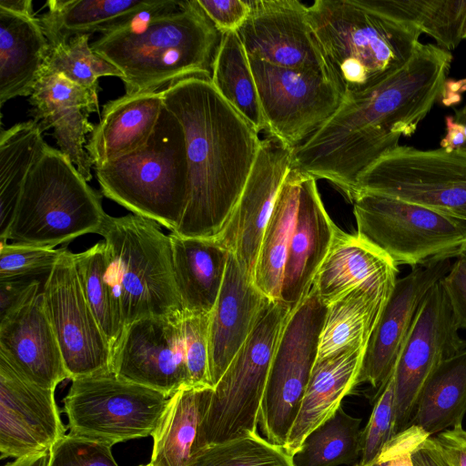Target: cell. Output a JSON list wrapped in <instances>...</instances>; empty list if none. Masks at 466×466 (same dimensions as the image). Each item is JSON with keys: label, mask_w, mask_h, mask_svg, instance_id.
I'll return each instance as SVG.
<instances>
[{"label": "cell", "mask_w": 466, "mask_h": 466, "mask_svg": "<svg viewBox=\"0 0 466 466\" xmlns=\"http://www.w3.org/2000/svg\"><path fill=\"white\" fill-rule=\"evenodd\" d=\"M452 55L420 43L409 61L364 92L343 98L337 111L293 149L291 168L326 179L352 200L358 177L415 133L446 87Z\"/></svg>", "instance_id": "1"}, {"label": "cell", "mask_w": 466, "mask_h": 466, "mask_svg": "<svg viewBox=\"0 0 466 466\" xmlns=\"http://www.w3.org/2000/svg\"><path fill=\"white\" fill-rule=\"evenodd\" d=\"M163 100L183 127L188 165L187 203L172 233L215 238L245 187L261 139L209 79L179 81L163 90Z\"/></svg>", "instance_id": "2"}, {"label": "cell", "mask_w": 466, "mask_h": 466, "mask_svg": "<svg viewBox=\"0 0 466 466\" xmlns=\"http://www.w3.org/2000/svg\"><path fill=\"white\" fill-rule=\"evenodd\" d=\"M221 34L198 0L147 24L102 35L92 49L123 75L126 94L163 91L190 77L211 78Z\"/></svg>", "instance_id": "3"}, {"label": "cell", "mask_w": 466, "mask_h": 466, "mask_svg": "<svg viewBox=\"0 0 466 466\" xmlns=\"http://www.w3.org/2000/svg\"><path fill=\"white\" fill-rule=\"evenodd\" d=\"M311 27L329 79L342 97L372 88L404 66L422 34L361 0H316Z\"/></svg>", "instance_id": "4"}, {"label": "cell", "mask_w": 466, "mask_h": 466, "mask_svg": "<svg viewBox=\"0 0 466 466\" xmlns=\"http://www.w3.org/2000/svg\"><path fill=\"white\" fill-rule=\"evenodd\" d=\"M95 170L105 197L171 232L178 227L188 197L186 138L165 105L144 146Z\"/></svg>", "instance_id": "5"}, {"label": "cell", "mask_w": 466, "mask_h": 466, "mask_svg": "<svg viewBox=\"0 0 466 466\" xmlns=\"http://www.w3.org/2000/svg\"><path fill=\"white\" fill-rule=\"evenodd\" d=\"M106 213L71 160L46 146L31 170L11 224L0 242L54 248L100 230Z\"/></svg>", "instance_id": "6"}, {"label": "cell", "mask_w": 466, "mask_h": 466, "mask_svg": "<svg viewBox=\"0 0 466 466\" xmlns=\"http://www.w3.org/2000/svg\"><path fill=\"white\" fill-rule=\"evenodd\" d=\"M158 226L135 214H106L98 231L106 243L125 329L144 318L184 314L169 235Z\"/></svg>", "instance_id": "7"}, {"label": "cell", "mask_w": 466, "mask_h": 466, "mask_svg": "<svg viewBox=\"0 0 466 466\" xmlns=\"http://www.w3.org/2000/svg\"><path fill=\"white\" fill-rule=\"evenodd\" d=\"M291 311L280 299H269L265 305L251 333L213 388L196 452L257 432L271 361Z\"/></svg>", "instance_id": "8"}, {"label": "cell", "mask_w": 466, "mask_h": 466, "mask_svg": "<svg viewBox=\"0 0 466 466\" xmlns=\"http://www.w3.org/2000/svg\"><path fill=\"white\" fill-rule=\"evenodd\" d=\"M351 202L357 234L397 266L415 268L466 252L465 218L373 193H359Z\"/></svg>", "instance_id": "9"}, {"label": "cell", "mask_w": 466, "mask_h": 466, "mask_svg": "<svg viewBox=\"0 0 466 466\" xmlns=\"http://www.w3.org/2000/svg\"><path fill=\"white\" fill-rule=\"evenodd\" d=\"M169 398L111 371L72 380L63 411L69 434L112 447L152 436Z\"/></svg>", "instance_id": "10"}, {"label": "cell", "mask_w": 466, "mask_h": 466, "mask_svg": "<svg viewBox=\"0 0 466 466\" xmlns=\"http://www.w3.org/2000/svg\"><path fill=\"white\" fill-rule=\"evenodd\" d=\"M362 192L466 219V152L399 145L360 174L353 198Z\"/></svg>", "instance_id": "11"}, {"label": "cell", "mask_w": 466, "mask_h": 466, "mask_svg": "<svg viewBox=\"0 0 466 466\" xmlns=\"http://www.w3.org/2000/svg\"><path fill=\"white\" fill-rule=\"evenodd\" d=\"M327 306L314 289L290 312L271 361L258 413L266 439L285 446L317 360Z\"/></svg>", "instance_id": "12"}, {"label": "cell", "mask_w": 466, "mask_h": 466, "mask_svg": "<svg viewBox=\"0 0 466 466\" xmlns=\"http://www.w3.org/2000/svg\"><path fill=\"white\" fill-rule=\"evenodd\" d=\"M249 58V57H248ZM266 131L295 148L339 107L343 97L323 75L249 58Z\"/></svg>", "instance_id": "13"}, {"label": "cell", "mask_w": 466, "mask_h": 466, "mask_svg": "<svg viewBox=\"0 0 466 466\" xmlns=\"http://www.w3.org/2000/svg\"><path fill=\"white\" fill-rule=\"evenodd\" d=\"M441 280L420 306L393 370L395 435L411 425L420 390L431 372L466 350Z\"/></svg>", "instance_id": "14"}, {"label": "cell", "mask_w": 466, "mask_h": 466, "mask_svg": "<svg viewBox=\"0 0 466 466\" xmlns=\"http://www.w3.org/2000/svg\"><path fill=\"white\" fill-rule=\"evenodd\" d=\"M42 292L69 380L111 372L109 344L84 296L67 248L46 277Z\"/></svg>", "instance_id": "15"}, {"label": "cell", "mask_w": 466, "mask_h": 466, "mask_svg": "<svg viewBox=\"0 0 466 466\" xmlns=\"http://www.w3.org/2000/svg\"><path fill=\"white\" fill-rule=\"evenodd\" d=\"M182 316L144 318L127 327L113 353L112 371L168 397L191 388Z\"/></svg>", "instance_id": "16"}, {"label": "cell", "mask_w": 466, "mask_h": 466, "mask_svg": "<svg viewBox=\"0 0 466 466\" xmlns=\"http://www.w3.org/2000/svg\"><path fill=\"white\" fill-rule=\"evenodd\" d=\"M293 149L269 135L261 140L245 187L215 237L252 279L264 231L290 169Z\"/></svg>", "instance_id": "17"}, {"label": "cell", "mask_w": 466, "mask_h": 466, "mask_svg": "<svg viewBox=\"0 0 466 466\" xmlns=\"http://www.w3.org/2000/svg\"><path fill=\"white\" fill-rule=\"evenodd\" d=\"M238 34L249 58L329 79L309 6L299 0L252 1L250 15Z\"/></svg>", "instance_id": "18"}, {"label": "cell", "mask_w": 466, "mask_h": 466, "mask_svg": "<svg viewBox=\"0 0 466 466\" xmlns=\"http://www.w3.org/2000/svg\"><path fill=\"white\" fill-rule=\"evenodd\" d=\"M66 435L55 390L21 376L0 356V457L49 451Z\"/></svg>", "instance_id": "19"}, {"label": "cell", "mask_w": 466, "mask_h": 466, "mask_svg": "<svg viewBox=\"0 0 466 466\" xmlns=\"http://www.w3.org/2000/svg\"><path fill=\"white\" fill-rule=\"evenodd\" d=\"M451 266V259H446L415 267L397 279L366 345L357 385L369 383L377 394L381 390L394 370L420 306Z\"/></svg>", "instance_id": "20"}, {"label": "cell", "mask_w": 466, "mask_h": 466, "mask_svg": "<svg viewBox=\"0 0 466 466\" xmlns=\"http://www.w3.org/2000/svg\"><path fill=\"white\" fill-rule=\"evenodd\" d=\"M100 87L78 86L63 75L42 71L29 96L30 116L42 132L54 129L59 150L66 155L88 182L93 164L86 149L87 135L95 126L92 113H99Z\"/></svg>", "instance_id": "21"}, {"label": "cell", "mask_w": 466, "mask_h": 466, "mask_svg": "<svg viewBox=\"0 0 466 466\" xmlns=\"http://www.w3.org/2000/svg\"><path fill=\"white\" fill-rule=\"evenodd\" d=\"M0 356L21 376L46 389L69 379L42 289L0 319Z\"/></svg>", "instance_id": "22"}, {"label": "cell", "mask_w": 466, "mask_h": 466, "mask_svg": "<svg viewBox=\"0 0 466 466\" xmlns=\"http://www.w3.org/2000/svg\"><path fill=\"white\" fill-rule=\"evenodd\" d=\"M269 299L230 253L218 297L209 313V379L213 388L251 333Z\"/></svg>", "instance_id": "23"}, {"label": "cell", "mask_w": 466, "mask_h": 466, "mask_svg": "<svg viewBox=\"0 0 466 466\" xmlns=\"http://www.w3.org/2000/svg\"><path fill=\"white\" fill-rule=\"evenodd\" d=\"M398 272V266L385 252L357 233L339 228L311 289L327 307L358 288L390 298Z\"/></svg>", "instance_id": "24"}, {"label": "cell", "mask_w": 466, "mask_h": 466, "mask_svg": "<svg viewBox=\"0 0 466 466\" xmlns=\"http://www.w3.org/2000/svg\"><path fill=\"white\" fill-rule=\"evenodd\" d=\"M338 228L324 207L316 179L303 173L279 298L291 310L309 293Z\"/></svg>", "instance_id": "25"}, {"label": "cell", "mask_w": 466, "mask_h": 466, "mask_svg": "<svg viewBox=\"0 0 466 466\" xmlns=\"http://www.w3.org/2000/svg\"><path fill=\"white\" fill-rule=\"evenodd\" d=\"M163 106V91L125 94L107 101L86 146L93 167H99L144 146Z\"/></svg>", "instance_id": "26"}, {"label": "cell", "mask_w": 466, "mask_h": 466, "mask_svg": "<svg viewBox=\"0 0 466 466\" xmlns=\"http://www.w3.org/2000/svg\"><path fill=\"white\" fill-rule=\"evenodd\" d=\"M366 347L358 345L317 360L284 448L292 456L304 439L332 417L356 386Z\"/></svg>", "instance_id": "27"}, {"label": "cell", "mask_w": 466, "mask_h": 466, "mask_svg": "<svg viewBox=\"0 0 466 466\" xmlns=\"http://www.w3.org/2000/svg\"><path fill=\"white\" fill-rule=\"evenodd\" d=\"M177 289L184 313L209 314L218 297L229 251L217 238L169 234Z\"/></svg>", "instance_id": "28"}, {"label": "cell", "mask_w": 466, "mask_h": 466, "mask_svg": "<svg viewBox=\"0 0 466 466\" xmlns=\"http://www.w3.org/2000/svg\"><path fill=\"white\" fill-rule=\"evenodd\" d=\"M38 17L0 9V106L31 96L49 52Z\"/></svg>", "instance_id": "29"}, {"label": "cell", "mask_w": 466, "mask_h": 466, "mask_svg": "<svg viewBox=\"0 0 466 466\" xmlns=\"http://www.w3.org/2000/svg\"><path fill=\"white\" fill-rule=\"evenodd\" d=\"M156 1L49 0L47 11L38 17L49 46L82 35H106L127 26Z\"/></svg>", "instance_id": "30"}, {"label": "cell", "mask_w": 466, "mask_h": 466, "mask_svg": "<svg viewBox=\"0 0 466 466\" xmlns=\"http://www.w3.org/2000/svg\"><path fill=\"white\" fill-rule=\"evenodd\" d=\"M212 387L184 388L168 400L152 434L153 466H187L196 452L199 428L207 412Z\"/></svg>", "instance_id": "31"}, {"label": "cell", "mask_w": 466, "mask_h": 466, "mask_svg": "<svg viewBox=\"0 0 466 466\" xmlns=\"http://www.w3.org/2000/svg\"><path fill=\"white\" fill-rule=\"evenodd\" d=\"M303 173L291 168L278 193L264 231L254 284L268 299H279L289 247L294 232Z\"/></svg>", "instance_id": "32"}, {"label": "cell", "mask_w": 466, "mask_h": 466, "mask_svg": "<svg viewBox=\"0 0 466 466\" xmlns=\"http://www.w3.org/2000/svg\"><path fill=\"white\" fill-rule=\"evenodd\" d=\"M465 413L466 350L442 361L429 376L411 425L432 436L462 426Z\"/></svg>", "instance_id": "33"}, {"label": "cell", "mask_w": 466, "mask_h": 466, "mask_svg": "<svg viewBox=\"0 0 466 466\" xmlns=\"http://www.w3.org/2000/svg\"><path fill=\"white\" fill-rule=\"evenodd\" d=\"M388 299L375 291L358 288L329 304L319 336L317 360L350 347H366Z\"/></svg>", "instance_id": "34"}, {"label": "cell", "mask_w": 466, "mask_h": 466, "mask_svg": "<svg viewBox=\"0 0 466 466\" xmlns=\"http://www.w3.org/2000/svg\"><path fill=\"white\" fill-rule=\"evenodd\" d=\"M33 119L0 134V239L11 224L26 179L47 144Z\"/></svg>", "instance_id": "35"}, {"label": "cell", "mask_w": 466, "mask_h": 466, "mask_svg": "<svg viewBox=\"0 0 466 466\" xmlns=\"http://www.w3.org/2000/svg\"><path fill=\"white\" fill-rule=\"evenodd\" d=\"M210 81L258 133L267 129L249 58L238 32L221 35Z\"/></svg>", "instance_id": "36"}, {"label": "cell", "mask_w": 466, "mask_h": 466, "mask_svg": "<svg viewBox=\"0 0 466 466\" xmlns=\"http://www.w3.org/2000/svg\"><path fill=\"white\" fill-rule=\"evenodd\" d=\"M390 18L410 24L451 51L465 39L466 0H361Z\"/></svg>", "instance_id": "37"}, {"label": "cell", "mask_w": 466, "mask_h": 466, "mask_svg": "<svg viewBox=\"0 0 466 466\" xmlns=\"http://www.w3.org/2000/svg\"><path fill=\"white\" fill-rule=\"evenodd\" d=\"M73 259L84 296L109 344L113 357L125 331V325L105 241H99L83 252L73 253Z\"/></svg>", "instance_id": "38"}, {"label": "cell", "mask_w": 466, "mask_h": 466, "mask_svg": "<svg viewBox=\"0 0 466 466\" xmlns=\"http://www.w3.org/2000/svg\"><path fill=\"white\" fill-rule=\"evenodd\" d=\"M361 419L340 406L313 430L293 455L294 466H339L355 461L361 452Z\"/></svg>", "instance_id": "39"}, {"label": "cell", "mask_w": 466, "mask_h": 466, "mask_svg": "<svg viewBox=\"0 0 466 466\" xmlns=\"http://www.w3.org/2000/svg\"><path fill=\"white\" fill-rule=\"evenodd\" d=\"M187 466H294L293 456L258 432L208 445L196 452Z\"/></svg>", "instance_id": "40"}, {"label": "cell", "mask_w": 466, "mask_h": 466, "mask_svg": "<svg viewBox=\"0 0 466 466\" xmlns=\"http://www.w3.org/2000/svg\"><path fill=\"white\" fill-rule=\"evenodd\" d=\"M90 36L77 35L66 43L49 47L42 71L63 75L86 88L99 87L98 78L102 76L122 79L120 70L92 49Z\"/></svg>", "instance_id": "41"}, {"label": "cell", "mask_w": 466, "mask_h": 466, "mask_svg": "<svg viewBox=\"0 0 466 466\" xmlns=\"http://www.w3.org/2000/svg\"><path fill=\"white\" fill-rule=\"evenodd\" d=\"M66 248L0 242V280L48 276Z\"/></svg>", "instance_id": "42"}, {"label": "cell", "mask_w": 466, "mask_h": 466, "mask_svg": "<svg viewBox=\"0 0 466 466\" xmlns=\"http://www.w3.org/2000/svg\"><path fill=\"white\" fill-rule=\"evenodd\" d=\"M395 390L393 372L381 390L366 427L362 430L361 457L359 465H367L376 460L385 446L395 436Z\"/></svg>", "instance_id": "43"}, {"label": "cell", "mask_w": 466, "mask_h": 466, "mask_svg": "<svg viewBox=\"0 0 466 466\" xmlns=\"http://www.w3.org/2000/svg\"><path fill=\"white\" fill-rule=\"evenodd\" d=\"M208 322L209 314L184 313L181 319L186 362L191 388L212 387L209 379Z\"/></svg>", "instance_id": "44"}, {"label": "cell", "mask_w": 466, "mask_h": 466, "mask_svg": "<svg viewBox=\"0 0 466 466\" xmlns=\"http://www.w3.org/2000/svg\"><path fill=\"white\" fill-rule=\"evenodd\" d=\"M111 448L68 433L49 451V466H118Z\"/></svg>", "instance_id": "45"}, {"label": "cell", "mask_w": 466, "mask_h": 466, "mask_svg": "<svg viewBox=\"0 0 466 466\" xmlns=\"http://www.w3.org/2000/svg\"><path fill=\"white\" fill-rule=\"evenodd\" d=\"M198 3L221 35L238 32L252 9V1L198 0Z\"/></svg>", "instance_id": "46"}, {"label": "cell", "mask_w": 466, "mask_h": 466, "mask_svg": "<svg viewBox=\"0 0 466 466\" xmlns=\"http://www.w3.org/2000/svg\"><path fill=\"white\" fill-rule=\"evenodd\" d=\"M441 281L459 329H466V252L456 258Z\"/></svg>", "instance_id": "47"}, {"label": "cell", "mask_w": 466, "mask_h": 466, "mask_svg": "<svg viewBox=\"0 0 466 466\" xmlns=\"http://www.w3.org/2000/svg\"><path fill=\"white\" fill-rule=\"evenodd\" d=\"M421 432L419 428L410 426L396 434L374 461L363 466H412L410 451Z\"/></svg>", "instance_id": "48"}, {"label": "cell", "mask_w": 466, "mask_h": 466, "mask_svg": "<svg viewBox=\"0 0 466 466\" xmlns=\"http://www.w3.org/2000/svg\"><path fill=\"white\" fill-rule=\"evenodd\" d=\"M37 279L0 280V319L20 307L36 290Z\"/></svg>", "instance_id": "49"}, {"label": "cell", "mask_w": 466, "mask_h": 466, "mask_svg": "<svg viewBox=\"0 0 466 466\" xmlns=\"http://www.w3.org/2000/svg\"><path fill=\"white\" fill-rule=\"evenodd\" d=\"M432 439L450 466H466V430L462 426L441 431Z\"/></svg>", "instance_id": "50"}, {"label": "cell", "mask_w": 466, "mask_h": 466, "mask_svg": "<svg viewBox=\"0 0 466 466\" xmlns=\"http://www.w3.org/2000/svg\"><path fill=\"white\" fill-rule=\"evenodd\" d=\"M412 466H450L436 446L431 436L421 432L411 451Z\"/></svg>", "instance_id": "51"}, {"label": "cell", "mask_w": 466, "mask_h": 466, "mask_svg": "<svg viewBox=\"0 0 466 466\" xmlns=\"http://www.w3.org/2000/svg\"><path fill=\"white\" fill-rule=\"evenodd\" d=\"M446 135L441 141V147L448 151H463L466 147V136L463 127L453 116L445 117Z\"/></svg>", "instance_id": "52"}, {"label": "cell", "mask_w": 466, "mask_h": 466, "mask_svg": "<svg viewBox=\"0 0 466 466\" xmlns=\"http://www.w3.org/2000/svg\"><path fill=\"white\" fill-rule=\"evenodd\" d=\"M0 9L25 17L35 16L31 0H0Z\"/></svg>", "instance_id": "53"}, {"label": "cell", "mask_w": 466, "mask_h": 466, "mask_svg": "<svg viewBox=\"0 0 466 466\" xmlns=\"http://www.w3.org/2000/svg\"><path fill=\"white\" fill-rule=\"evenodd\" d=\"M50 451L15 459L4 466H49Z\"/></svg>", "instance_id": "54"}, {"label": "cell", "mask_w": 466, "mask_h": 466, "mask_svg": "<svg viewBox=\"0 0 466 466\" xmlns=\"http://www.w3.org/2000/svg\"><path fill=\"white\" fill-rule=\"evenodd\" d=\"M453 118L457 123L461 124L463 127L466 136V105L459 109L454 110ZM464 152H466V147L464 149Z\"/></svg>", "instance_id": "55"}, {"label": "cell", "mask_w": 466, "mask_h": 466, "mask_svg": "<svg viewBox=\"0 0 466 466\" xmlns=\"http://www.w3.org/2000/svg\"><path fill=\"white\" fill-rule=\"evenodd\" d=\"M139 466H153L150 462L145 465H139Z\"/></svg>", "instance_id": "56"}, {"label": "cell", "mask_w": 466, "mask_h": 466, "mask_svg": "<svg viewBox=\"0 0 466 466\" xmlns=\"http://www.w3.org/2000/svg\"><path fill=\"white\" fill-rule=\"evenodd\" d=\"M465 39H466V35H465Z\"/></svg>", "instance_id": "57"}]
</instances>
